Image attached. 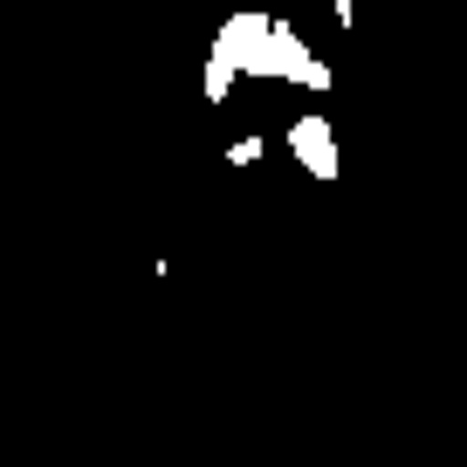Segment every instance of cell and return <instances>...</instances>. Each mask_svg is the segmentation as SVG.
Masks as SVG:
<instances>
[{
	"mask_svg": "<svg viewBox=\"0 0 467 467\" xmlns=\"http://www.w3.org/2000/svg\"><path fill=\"white\" fill-rule=\"evenodd\" d=\"M241 76H254V83H296L309 97H330V83H337V69L296 35V21L268 15V7H241V15L220 21L213 56H206V83H200L206 103H227Z\"/></svg>",
	"mask_w": 467,
	"mask_h": 467,
	"instance_id": "6da1fadb",
	"label": "cell"
},
{
	"mask_svg": "<svg viewBox=\"0 0 467 467\" xmlns=\"http://www.w3.org/2000/svg\"><path fill=\"white\" fill-rule=\"evenodd\" d=\"M282 145L296 151V165H303L317 186H330V179L344 172V165H337V131H330V117H323V110H303V117L289 124V138H282Z\"/></svg>",
	"mask_w": 467,
	"mask_h": 467,
	"instance_id": "7a4b0ae2",
	"label": "cell"
},
{
	"mask_svg": "<svg viewBox=\"0 0 467 467\" xmlns=\"http://www.w3.org/2000/svg\"><path fill=\"white\" fill-rule=\"evenodd\" d=\"M268 159V138H234L227 145V165H262Z\"/></svg>",
	"mask_w": 467,
	"mask_h": 467,
	"instance_id": "3957f363",
	"label": "cell"
}]
</instances>
